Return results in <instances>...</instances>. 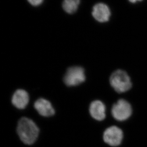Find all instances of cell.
Instances as JSON below:
<instances>
[{
  "label": "cell",
  "mask_w": 147,
  "mask_h": 147,
  "mask_svg": "<svg viewBox=\"0 0 147 147\" xmlns=\"http://www.w3.org/2000/svg\"><path fill=\"white\" fill-rule=\"evenodd\" d=\"M39 128L32 119L23 117L20 119L17 127V132L20 140L26 145H32L39 137Z\"/></svg>",
  "instance_id": "1"
},
{
  "label": "cell",
  "mask_w": 147,
  "mask_h": 147,
  "mask_svg": "<svg viewBox=\"0 0 147 147\" xmlns=\"http://www.w3.org/2000/svg\"><path fill=\"white\" fill-rule=\"evenodd\" d=\"M110 83L118 93L127 91L132 86L129 76L126 72L121 70H117L112 74L110 78Z\"/></svg>",
  "instance_id": "2"
},
{
  "label": "cell",
  "mask_w": 147,
  "mask_h": 147,
  "mask_svg": "<svg viewBox=\"0 0 147 147\" xmlns=\"http://www.w3.org/2000/svg\"><path fill=\"white\" fill-rule=\"evenodd\" d=\"M86 79L84 69L81 67H72L68 68L63 80L67 86H76L84 82Z\"/></svg>",
  "instance_id": "3"
},
{
  "label": "cell",
  "mask_w": 147,
  "mask_h": 147,
  "mask_svg": "<svg viewBox=\"0 0 147 147\" xmlns=\"http://www.w3.org/2000/svg\"><path fill=\"white\" fill-rule=\"evenodd\" d=\"M123 133L116 126L110 127L104 131L103 139L104 142L111 147H117L122 143Z\"/></svg>",
  "instance_id": "4"
},
{
  "label": "cell",
  "mask_w": 147,
  "mask_h": 147,
  "mask_svg": "<svg viewBox=\"0 0 147 147\" xmlns=\"http://www.w3.org/2000/svg\"><path fill=\"white\" fill-rule=\"evenodd\" d=\"M111 113L113 117L117 120H125L131 116V107L128 102L120 99L113 105Z\"/></svg>",
  "instance_id": "5"
},
{
  "label": "cell",
  "mask_w": 147,
  "mask_h": 147,
  "mask_svg": "<svg viewBox=\"0 0 147 147\" xmlns=\"http://www.w3.org/2000/svg\"><path fill=\"white\" fill-rule=\"evenodd\" d=\"M92 15L98 22H105L110 19L111 11L106 4L98 3L93 6Z\"/></svg>",
  "instance_id": "6"
},
{
  "label": "cell",
  "mask_w": 147,
  "mask_h": 147,
  "mask_svg": "<svg viewBox=\"0 0 147 147\" xmlns=\"http://www.w3.org/2000/svg\"><path fill=\"white\" fill-rule=\"evenodd\" d=\"M34 106L39 114L43 117H50L55 114V110L51 103L45 99H38L35 102Z\"/></svg>",
  "instance_id": "7"
},
{
  "label": "cell",
  "mask_w": 147,
  "mask_h": 147,
  "mask_svg": "<svg viewBox=\"0 0 147 147\" xmlns=\"http://www.w3.org/2000/svg\"><path fill=\"white\" fill-rule=\"evenodd\" d=\"M90 115L97 120L101 121L105 118V105L100 100L92 102L89 108Z\"/></svg>",
  "instance_id": "8"
},
{
  "label": "cell",
  "mask_w": 147,
  "mask_h": 147,
  "mask_svg": "<svg viewBox=\"0 0 147 147\" xmlns=\"http://www.w3.org/2000/svg\"><path fill=\"white\" fill-rule=\"evenodd\" d=\"M29 101L28 93L24 89H18L13 95L11 102L13 105L18 109H24Z\"/></svg>",
  "instance_id": "9"
},
{
  "label": "cell",
  "mask_w": 147,
  "mask_h": 147,
  "mask_svg": "<svg viewBox=\"0 0 147 147\" xmlns=\"http://www.w3.org/2000/svg\"><path fill=\"white\" fill-rule=\"evenodd\" d=\"M80 4V0H63V9L69 14L76 13Z\"/></svg>",
  "instance_id": "10"
},
{
  "label": "cell",
  "mask_w": 147,
  "mask_h": 147,
  "mask_svg": "<svg viewBox=\"0 0 147 147\" xmlns=\"http://www.w3.org/2000/svg\"><path fill=\"white\" fill-rule=\"evenodd\" d=\"M27 1L33 6H38L42 4L43 0H27Z\"/></svg>",
  "instance_id": "11"
},
{
  "label": "cell",
  "mask_w": 147,
  "mask_h": 147,
  "mask_svg": "<svg viewBox=\"0 0 147 147\" xmlns=\"http://www.w3.org/2000/svg\"><path fill=\"white\" fill-rule=\"evenodd\" d=\"M131 3H135L137 1H142V0H129Z\"/></svg>",
  "instance_id": "12"
}]
</instances>
